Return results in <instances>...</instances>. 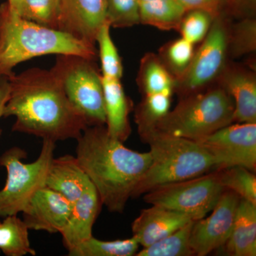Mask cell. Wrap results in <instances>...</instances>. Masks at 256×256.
Masks as SVG:
<instances>
[{
  "label": "cell",
  "instance_id": "6da1fadb",
  "mask_svg": "<svg viewBox=\"0 0 256 256\" xmlns=\"http://www.w3.org/2000/svg\"><path fill=\"white\" fill-rule=\"evenodd\" d=\"M10 92L3 117H14L13 132L53 142L77 140L88 126L52 70L28 68L9 77Z\"/></svg>",
  "mask_w": 256,
  "mask_h": 256
},
{
  "label": "cell",
  "instance_id": "7a4b0ae2",
  "mask_svg": "<svg viewBox=\"0 0 256 256\" xmlns=\"http://www.w3.org/2000/svg\"><path fill=\"white\" fill-rule=\"evenodd\" d=\"M76 140V156L102 205L122 213L150 165V153L126 148L108 134L106 126H88Z\"/></svg>",
  "mask_w": 256,
  "mask_h": 256
},
{
  "label": "cell",
  "instance_id": "3957f363",
  "mask_svg": "<svg viewBox=\"0 0 256 256\" xmlns=\"http://www.w3.org/2000/svg\"><path fill=\"white\" fill-rule=\"evenodd\" d=\"M77 55L96 60V45L58 30L20 18L8 2L0 5V76L9 77L18 64L42 56Z\"/></svg>",
  "mask_w": 256,
  "mask_h": 256
},
{
  "label": "cell",
  "instance_id": "277c9868",
  "mask_svg": "<svg viewBox=\"0 0 256 256\" xmlns=\"http://www.w3.org/2000/svg\"><path fill=\"white\" fill-rule=\"evenodd\" d=\"M149 144L151 163L133 198L164 184L182 181L216 170L212 154L198 142L150 131L140 136Z\"/></svg>",
  "mask_w": 256,
  "mask_h": 256
},
{
  "label": "cell",
  "instance_id": "5b68a950",
  "mask_svg": "<svg viewBox=\"0 0 256 256\" xmlns=\"http://www.w3.org/2000/svg\"><path fill=\"white\" fill-rule=\"evenodd\" d=\"M234 108L232 98L214 84L206 90L180 98L174 110H170L151 131L197 141L233 124Z\"/></svg>",
  "mask_w": 256,
  "mask_h": 256
},
{
  "label": "cell",
  "instance_id": "8992f818",
  "mask_svg": "<svg viewBox=\"0 0 256 256\" xmlns=\"http://www.w3.org/2000/svg\"><path fill=\"white\" fill-rule=\"evenodd\" d=\"M55 149V142L43 140L40 156L31 163L23 162L28 154L18 146L2 154L0 165L6 170V180L0 190V217L22 213L34 195L45 186Z\"/></svg>",
  "mask_w": 256,
  "mask_h": 256
},
{
  "label": "cell",
  "instance_id": "52a82bcc",
  "mask_svg": "<svg viewBox=\"0 0 256 256\" xmlns=\"http://www.w3.org/2000/svg\"><path fill=\"white\" fill-rule=\"evenodd\" d=\"M88 126H106L102 75L96 60L77 55H57L50 69Z\"/></svg>",
  "mask_w": 256,
  "mask_h": 256
},
{
  "label": "cell",
  "instance_id": "ba28073f",
  "mask_svg": "<svg viewBox=\"0 0 256 256\" xmlns=\"http://www.w3.org/2000/svg\"><path fill=\"white\" fill-rule=\"evenodd\" d=\"M232 16L214 18L210 32L195 50L185 73L175 82L174 94L182 98L214 85L228 63V32Z\"/></svg>",
  "mask_w": 256,
  "mask_h": 256
},
{
  "label": "cell",
  "instance_id": "9c48e42d",
  "mask_svg": "<svg viewBox=\"0 0 256 256\" xmlns=\"http://www.w3.org/2000/svg\"><path fill=\"white\" fill-rule=\"evenodd\" d=\"M224 190L218 170H215L196 178L156 186L144 194V200L198 220L212 212Z\"/></svg>",
  "mask_w": 256,
  "mask_h": 256
},
{
  "label": "cell",
  "instance_id": "30bf717a",
  "mask_svg": "<svg viewBox=\"0 0 256 256\" xmlns=\"http://www.w3.org/2000/svg\"><path fill=\"white\" fill-rule=\"evenodd\" d=\"M196 142L212 154L217 169L240 166L256 170V124L233 122Z\"/></svg>",
  "mask_w": 256,
  "mask_h": 256
},
{
  "label": "cell",
  "instance_id": "8fae6325",
  "mask_svg": "<svg viewBox=\"0 0 256 256\" xmlns=\"http://www.w3.org/2000/svg\"><path fill=\"white\" fill-rule=\"evenodd\" d=\"M240 198L225 190L207 218L194 222L190 234V246L194 255L205 256L225 245L236 215Z\"/></svg>",
  "mask_w": 256,
  "mask_h": 256
},
{
  "label": "cell",
  "instance_id": "7c38bea8",
  "mask_svg": "<svg viewBox=\"0 0 256 256\" xmlns=\"http://www.w3.org/2000/svg\"><path fill=\"white\" fill-rule=\"evenodd\" d=\"M106 16V0H60L58 30L96 45Z\"/></svg>",
  "mask_w": 256,
  "mask_h": 256
},
{
  "label": "cell",
  "instance_id": "4fadbf2b",
  "mask_svg": "<svg viewBox=\"0 0 256 256\" xmlns=\"http://www.w3.org/2000/svg\"><path fill=\"white\" fill-rule=\"evenodd\" d=\"M216 84L234 100V122L256 124V68L229 60Z\"/></svg>",
  "mask_w": 256,
  "mask_h": 256
},
{
  "label": "cell",
  "instance_id": "5bb4252c",
  "mask_svg": "<svg viewBox=\"0 0 256 256\" xmlns=\"http://www.w3.org/2000/svg\"><path fill=\"white\" fill-rule=\"evenodd\" d=\"M72 207V203L63 195L45 186L34 195L22 213L30 230L60 234Z\"/></svg>",
  "mask_w": 256,
  "mask_h": 256
},
{
  "label": "cell",
  "instance_id": "9a60e30c",
  "mask_svg": "<svg viewBox=\"0 0 256 256\" xmlns=\"http://www.w3.org/2000/svg\"><path fill=\"white\" fill-rule=\"evenodd\" d=\"M192 220L191 216L164 207L153 206L141 210L132 224V236L140 246H150Z\"/></svg>",
  "mask_w": 256,
  "mask_h": 256
},
{
  "label": "cell",
  "instance_id": "2e32d148",
  "mask_svg": "<svg viewBox=\"0 0 256 256\" xmlns=\"http://www.w3.org/2000/svg\"><path fill=\"white\" fill-rule=\"evenodd\" d=\"M101 206L98 194L90 182L72 204L68 220L60 233L64 246L68 252L92 236V228Z\"/></svg>",
  "mask_w": 256,
  "mask_h": 256
},
{
  "label": "cell",
  "instance_id": "e0dca14e",
  "mask_svg": "<svg viewBox=\"0 0 256 256\" xmlns=\"http://www.w3.org/2000/svg\"><path fill=\"white\" fill-rule=\"evenodd\" d=\"M102 75V74H101ZM106 114V128L112 138L126 142L131 134L129 116L132 100L126 95L120 80L102 76Z\"/></svg>",
  "mask_w": 256,
  "mask_h": 256
},
{
  "label": "cell",
  "instance_id": "ac0fdd59",
  "mask_svg": "<svg viewBox=\"0 0 256 256\" xmlns=\"http://www.w3.org/2000/svg\"><path fill=\"white\" fill-rule=\"evenodd\" d=\"M90 183L76 156L66 154L52 160L45 186L63 195L73 204Z\"/></svg>",
  "mask_w": 256,
  "mask_h": 256
},
{
  "label": "cell",
  "instance_id": "d6986e66",
  "mask_svg": "<svg viewBox=\"0 0 256 256\" xmlns=\"http://www.w3.org/2000/svg\"><path fill=\"white\" fill-rule=\"evenodd\" d=\"M222 248L228 256H256V205L240 198L230 236Z\"/></svg>",
  "mask_w": 256,
  "mask_h": 256
},
{
  "label": "cell",
  "instance_id": "ffe728a7",
  "mask_svg": "<svg viewBox=\"0 0 256 256\" xmlns=\"http://www.w3.org/2000/svg\"><path fill=\"white\" fill-rule=\"evenodd\" d=\"M140 24L161 31H178L186 10L176 0H139Z\"/></svg>",
  "mask_w": 256,
  "mask_h": 256
},
{
  "label": "cell",
  "instance_id": "44dd1931",
  "mask_svg": "<svg viewBox=\"0 0 256 256\" xmlns=\"http://www.w3.org/2000/svg\"><path fill=\"white\" fill-rule=\"evenodd\" d=\"M136 82L142 96L174 94V78L165 68L158 55L152 52L146 54L141 58Z\"/></svg>",
  "mask_w": 256,
  "mask_h": 256
},
{
  "label": "cell",
  "instance_id": "7402d4cb",
  "mask_svg": "<svg viewBox=\"0 0 256 256\" xmlns=\"http://www.w3.org/2000/svg\"><path fill=\"white\" fill-rule=\"evenodd\" d=\"M0 222V252L6 256H36L30 244L28 226L18 214L4 217Z\"/></svg>",
  "mask_w": 256,
  "mask_h": 256
},
{
  "label": "cell",
  "instance_id": "603a6c76",
  "mask_svg": "<svg viewBox=\"0 0 256 256\" xmlns=\"http://www.w3.org/2000/svg\"><path fill=\"white\" fill-rule=\"evenodd\" d=\"M6 2L20 18L58 30L60 0H8Z\"/></svg>",
  "mask_w": 256,
  "mask_h": 256
},
{
  "label": "cell",
  "instance_id": "cb8c5ba5",
  "mask_svg": "<svg viewBox=\"0 0 256 256\" xmlns=\"http://www.w3.org/2000/svg\"><path fill=\"white\" fill-rule=\"evenodd\" d=\"M172 96L168 94L142 96V100L134 109V120L139 136L152 130L170 112Z\"/></svg>",
  "mask_w": 256,
  "mask_h": 256
},
{
  "label": "cell",
  "instance_id": "d4e9b609",
  "mask_svg": "<svg viewBox=\"0 0 256 256\" xmlns=\"http://www.w3.org/2000/svg\"><path fill=\"white\" fill-rule=\"evenodd\" d=\"M140 244L132 236L127 239L102 240L94 236L68 250L70 256H133L139 250Z\"/></svg>",
  "mask_w": 256,
  "mask_h": 256
},
{
  "label": "cell",
  "instance_id": "484cf974",
  "mask_svg": "<svg viewBox=\"0 0 256 256\" xmlns=\"http://www.w3.org/2000/svg\"><path fill=\"white\" fill-rule=\"evenodd\" d=\"M195 220L188 222L176 232L160 239L150 246L138 250L136 256H192L190 234Z\"/></svg>",
  "mask_w": 256,
  "mask_h": 256
},
{
  "label": "cell",
  "instance_id": "4316f807",
  "mask_svg": "<svg viewBox=\"0 0 256 256\" xmlns=\"http://www.w3.org/2000/svg\"><path fill=\"white\" fill-rule=\"evenodd\" d=\"M256 52V18H238L230 23L228 32L229 60H234Z\"/></svg>",
  "mask_w": 256,
  "mask_h": 256
},
{
  "label": "cell",
  "instance_id": "83f0119b",
  "mask_svg": "<svg viewBox=\"0 0 256 256\" xmlns=\"http://www.w3.org/2000/svg\"><path fill=\"white\" fill-rule=\"evenodd\" d=\"M194 46L180 37L168 42L160 48L158 56L175 82L188 68L194 54Z\"/></svg>",
  "mask_w": 256,
  "mask_h": 256
},
{
  "label": "cell",
  "instance_id": "f1b7e54d",
  "mask_svg": "<svg viewBox=\"0 0 256 256\" xmlns=\"http://www.w3.org/2000/svg\"><path fill=\"white\" fill-rule=\"evenodd\" d=\"M110 25L107 21L102 25L96 36L98 45V56L100 60L102 77L121 80L124 76V66L117 47L110 34Z\"/></svg>",
  "mask_w": 256,
  "mask_h": 256
},
{
  "label": "cell",
  "instance_id": "f546056e",
  "mask_svg": "<svg viewBox=\"0 0 256 256\" xmlns=\"http://www.w3.org/2000/svg\"><path fill=\"white\" fill-rule=\"evenodd\" d=\"M217 170L220 184L225 190H230L242 200L256 205V176L254 172L240 166Z\"/></svg>",
  "mask_w": 256,
  "mask_h": 256
},
{
  "label": "cell",
  "instance_id": "4dcf8cb0",
  "mask_svg": "<svg viewBox=\"0 0 256 256\" xmlns=\"http://www.w3.org/2000/svg\"><path fill=\"white\" fill-rule=\"evenodd\" d=\"M214 18L212 14L204 10H190L184 15L178 31L182 38L196 45L206 37Z\"/></svg>",
  "mask_w": 256,
  "mask_h": 256
},
{
  "label": "cell",
  "instance_id": "1f68e13d",
  "mask_svg": "<svg viewBox=\"0 0 256 256\" xmlns=\"http://www.w3.org/2000/svg\"><path fill=\"white\" fill-rule=\"evenodd\" d=\"M139 0H106V20L114 28H129L140 24Z\"/></svg>",
  "mask_w": 256,
  "mask_h": 256
},
{
  "label": "cell",
  "instance_id": "d6a6232c",
  "mask_svg": "<svg viewBox=\"0 0 256 256\" xmlns=\"http://www.w3.org/2000/svg\"><path fill=\"white\" fill-rule=\"evenodd\" d=\"M186 11L200 10L206 11L214 18L222 14L230 16L226 0H176Z\"/></svg>",
  "mask_w": 256,
  "mask_h": 256
},
{
  "label": "cell",
  "instance_id": "836d02e7",
  "mask_svg": "<svg viewBox=\"0 0 256 256\" xmlns=\"http://www.w3.org/2000/svg\"><path fill=\"white\" fill-rule=\"evenodd\" d=\"M230 16L255 18L256 0H226Z\"/></svg>",
  "mask_w": 256,
  "mask_h": 256
},
{
  "label": "cell",
  "instance_id": "e575fe53",
  "mask_svg": "<svg viewBox=\"0 0 256 256\" xmlns=\"http://www.w3.org/2000/svg\"><path fill=\"white\" fill-rule=\"evenodd\" d=\"M10 92V84L8 77L0 76V118L3 117L4 110L6 102L9 99ZM2 130L0 129V136Z\"/></svg>",
  "mask_w": 256,
  "mask_h": 256
}]
</instances>
